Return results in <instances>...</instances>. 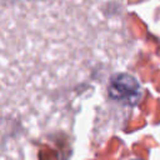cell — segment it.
Masks as SVG:
<instances>
[{
  "label": "cell",
  "mask_w": 160,
  "mask_h": 160,
  "mask_svg": "<svg viewBox=\"0 0 160 160\" xmlns=\"http://www.w3.org/2000/svg\"><path fill=\"white\" fill-rule=\"evenodd\" d=\"M141 85L130 74L119 72L111 76L108 86L109 96L128 106H134L139 102L141 98Z\"/></svg>",
  "instance_id": "cell-1"
},
{
  "label": "cell",
  "mask_w": 160,
  "mask_h": 160,
  "mask_svg": "<svg viewBox=\"0 0 160 160\" xmlns=\"http://www.w3.org/2000/svg\"><path fill=\"white\" fill-rule=\"evenodd\" d=\"M131 160H139V159H131Z\"/></svg>",
  "instance_id": "cell-2"
}]
</instances>
